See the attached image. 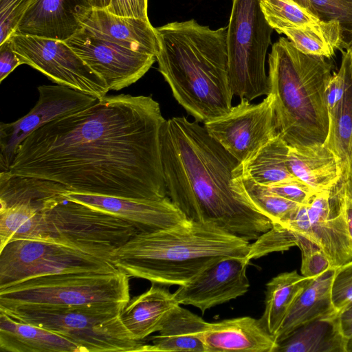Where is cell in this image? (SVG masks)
<instances>
[{"label": "cell", "mask_w": 352, "mask_h": 352, "mask_svg": "<svg viewBox=\"0 0 352 352\" xmlns=\"http://www.w3.org/2000/svg\"><path fill=\"white\" fill-rule=\"evenodd\" d=\"M147 8L148 0H110L106 9L116 15L148 20Z\"/></svg>", "instance_id": "cell-39"}, {"label": "cell", "mask_w": 352, "mask_h": 352, "mask_svg": "<svg viewBox=\"0 0 352 352\" xmlns=\"http://www.w3.org/2000/svg\"><path fill=\"white\" fill-rule=\"evenodd\" d=\"M65 194L50 199L43 208L50 241L111 261L113 252L138 233L129 222Z\"/></svg>", "instance_id": "cell-9"}, {"label": "cell", "mask_w": 352, "mask_h": 352, "mask_svg": "<svg viewBox=\"0 0 352 352\" xmlns=\"http://www.w3.org/2000/svg\"><path fill=\"white\" fill-rule=\"evenodd\" d=\"M301 6L307 8L313 11L309 0H294ZM314 12V11H313Z\"/></svg>", "instance_id": "cell-45"}, {"label": "cell", "mask_w": 352, "mask_h": 352, "mask_svg": "<svg viewBox=\"0 0 352 352\" xmlns=\"http://www.w3.org/2000/svg\"><path fill=\"white\" fill-rule=\"evenodd\" d=\"M278 195L303 205L316 192L309 186L296 177L268 186Z\"/></svg>", "instance_id": "cell-38"}, {"label": "cell", "mask_w": 352, "mask_h": 352, "mask_svg": "<svg viewBox=\"0 0 352 352\" xmlns=\"http://www.w3.org/2000/svg\"><path fill=\"white\" fill-rule=\"evenodd\" d=\"M126 304L10 305L0 311L67 338L81 352L144 351L146 343L133 339L120 320Z\"/></svg>", "instance_id": "cell-6"}, {"label": "cell", "mask_w": 352, "mask_h": 352, "mask_svg": "<svg viewBox=\"0 0 352 352\" xmlns=\"http://www.w3.org/2000/svg\"><path fill=\"white\" fill-rule=\"evenodd\" d=\"M162 285L152 283L146 292L130 299L121 310L120 320L133 339L141 341L159 331L179 305L174 294Z\"/></svg>", "instance_id": "cell-22"}, {"label": "cell", "mask_w": 352, "mask_h": 352, "mask_svg": "<svg viewBox=\"0 0 352 352\" xmlns=\"http://www.w3.org/2000/svg\"><path fill=\"white\" fill-rule=\"evenodd\" d=\"M340 184L346 198L352 202V155L345 168Z\"/></svg>", "instance_id": "cell-42"}, {"label": "cell", "mask_w": 352, "mask_h": 352, "mask_svg": "<svg viewBox=\"0 0 352 352\" xmlns=\"http://www.w3.org/2000/svg\"><path fill=\"white\" fill-rule=\"evenodd\" d=\"M346 50L349 52L352 60V37L346 46Z\"/></svg>", "instance_id": "cell-47"}, {"label": "cell", "mask_w": 352, "mask_h": 352, "mask_svg": "<svg viewBox=\"0 0 352 352\" xmlns=\"http://www.w3.org/2000/svg\"><path fill=\"white\" fill-rule=\"evenodd\" d=\"M83 29L103 40L156 56L159 43L156 28L149 20L121 16L107 9L91 8L81 21Z\"/></svg>", "instance_id": "cell-19"}, {"label": "cell", "mask_w": 352, "mask_h": 352, "mask_svg": "<svg viewBox=\"0 0 352 352\" xmlns=\"http://www.w3.org/2000/svg\"><path fill=\"white\" fill-rule=\"evenodd\" d=\"M167 197L188 220L212 223L248 241L272 227L232 185L239 162L204 126L185 117L166 120L160 132Z\"/></svg>", "instance_id": "cell-2"}, {"label": "cell", "mask_w": 352, "mask_h": 352, "mask_svg": "<svg viewBox=\"0 0 352 352\" xmlns=\"http://www.w3.org/2000/svg\"><path fill=\"white\" fill-rule=\"evenodd\" d=\"M336 268L313 278L297 296L278 333L277 342L298 327L316 318L338 314L333 305L331 287Z\"/></svg>", "instance_id": "cell-25"}, {"label": "cell", "mask_w": 352, "mask_h": 352, "mask_svg": "<svg viewBox=\"0 0 352 352\" xmlns=\"http://www.w3.org/2000/svg\"><path fill=\"white\" fill-rule=\"evenodd\" d=\"M293 234L297 240L296 246L301 251L302 275L315 278L332 267L327 256L316 243L302 234Z\"/></svg>", "instance_id": "cell-34"}, {"label": "cell", "mask_w": 352, "mask_h": 352, "mask_svg": "<svg viewBox=\"0 0 352 352\" xmlns=\"http://www.w3.org/2000/svg\"><path fill=\"white\" fill-rule=\"evenodd\" d=\"M0 349L7 352H81L67 338L0 311Z\"/></svg>", "instance_id": "cell-24"}, {"label": "cell", "mask_w": 352, "mask_h": 352, "mask_svg": "<svg viewBox=\"0 0 352 352\" xmlns=\"http://www.w3.org/2000/svg\"><path fill=\"white\" fill-rule=\"evenodd\" d=\"M250 245L214 223L188 220L171 228L138 233L113 251L110 260L129 277L181 286L221 259L246 258Z\"/></svg>", "instance_id": "cell-4"}, {"label": "cell", "mask_w": 352, "mask_h": 352, "mask_svg": "<svg viewBox=\"0 0 352 352\" xmlns=\"http://www.w3.org/2000/svg\"><path fill=\"white\" fill-rule=\"evenodd\" d=\"M36 0H0V44L16 31L23 14Z\"/></svg>", "instance_id": "cell-37"}, {"label": "cell", "mask_w": 352, "mask_h": 352, "mask_svg": "<svg viewBox=\"0 0 352 352\" xmlns=\"http://www.w3.org/2000/svg\"><path fill=\"white\" fill-rule=\"evenodd\" d=\"M338 314L307 322L278 342L276 352H346Z\"/></svg>", "instance_id": "cell-26"}, {"label": "cell", "mask_w": 352, "mask_h": 352, "mask_svg": "<svg viewBox=\"0 0 352 352\" xmlns=\"http://www.w3.org/2000/svg\"><path fill=\"white\" fill-rule=\"evenodd\" d=\"M343 28L338 21H320L300 28L283 30L282 34L300 52L329 58L343 43Z\"/></svg>", "instance_id": "cell-31"}, {"label": "cell", "mask_w": 352, "mask_h": 352, "mask_svg": "<svg viewBox=\"0 0 352 352\" xmlns=\"http://www.w3.org/2000/svg\"><path fill=\"white\" fill-rule=\"evenodd\" d=\"M287 166L294 177L316 192L333 189L344 173L338 157L324 143L289 146Z\"/></svg>", "instance_id": "cell-21"}, {"label": "cell", "mask_w": 352, "mask_h": 352, "mask_svg": "<svg viewBox=\"0 0 352 352\" xmlns=\"http://www.w3.org/2000/svg\"><path fill=\"white\" fill-rule=\"evenodd\" d=\"M208 322L177 305L169 314L157 336L146 343V352H206L204 335Z\"/></svg>", "instance_id": "cell-23"}, {"label": "cell", "mask_w": 352, "mask_h": 352, "mask_svg": "<svg viewBox=\"0 0 352 352\" xmlns=\"http://www.w3.org/2000/svg\"><path fill=\"white\" fill-rule=\"evenodd\" d=\"M338 321L343 336L348 340L352 338V306L338 314Z\"/></svg>", "instance_id": "cell-41"}, {"label": "cell", "mask_w": 352, "mask_h": 352, "mask_svg": "<svg viewBox=\"0 0 352 352\" xmlns=\"http://www.w3.org/2000/svg\"><path fill=\"white\" fill-rule=\"evenodd\" d=\"M240 100L229 112L204 126L212 138L241 163L279 133L272 94L258 104Z\"/></svg>", "instance_id": "cell-13"}, {"label": "cell", "mask_w": 352, "mask_h": 352, "mask_svg": "<svg viewBox=\"0 0 352 352\" xmlns=\"http://www.w3.org/2000/svg\"><path fill=\"white\" fill-rule=\"evenodd\" d=\"M232 185L237 193L269 218L272 224L285 223L300 206L274 193L268 186L239 173L236 168Z\"/></svg>", "instance_id": "cell-30"}, {"label": "cell", "mask_w": 352, "mask_h": 352, "mask_svg": "<svg viewBox=\"0 0 352 352\" xmlns=\"http://www.w3.org/2000/svg\"><path fill=\"white\" fill-rule=\"evenodd\" d=\"M92 8L106 9L109 5L110 0H86Z\"/></svg>", "instance_id": "cell-44"}, {"label": "cell", "mask_w": 352, "mask_h": 352, "mask_svg": "<svg viewBox=\"0 0 352 352\" xmlns=\"http://www.w3.org/2000/svg\"><path fill=\"white\" fill-rule=\"evenodd\" d=\"M289 148L278 133L248 160L239 163L236 170L266 186L294 178L287 166Z\"/></svg>", "instance_id": "cell-29"}, {"label": "cell", "mask_w": 352, "mask_h": 352, "mask_svg": "<svg viewBox=\"0 0 352 352\" xmlns=\"http://www.w3.org/2000/svg\"><path fill=\"white\" fill-rule=\"evenodd\" d=\"M38 100L23 117L0 124V172L8 170L16 146L32 131L56 118L84 109L98 98L64 85H41Z\"/></svg>", "instance_id": "cell-14"}, {"label": "cell", "mask_w": 352, "mask_h": 352, "mask_svg": "<svg viewBox=\"0 0 352 352\" xmlns=\"http://www.w3.org/2000/svg\"><path fill=\"white\" fill-rule=\"evenodd\" d=\"M260 7L269 25L279 34L322 21L312 10L294 0H260Z\"/></svg>", "instance_id": "cell-32"}, {"label": "cell", "mask_w": 352, "mask_h": 352, "mask_svg": "<svg viewBox=\"0 0 352 352\" xmlns=\"http://www.w3.org/2000/svg\"><path fill=\"white\" fill-rule=\"evenodd\" d=\"M346 351L352 352V338L349 339L346 342Z\"/></svg>", "instance_id": "cell-46"}, {"label": "cell", "mask_w": 352, "mask_h": 352, "mask_svg": "<svg viewBox=\"0 0 352 352\" xmlns=\"http://www.w3.org/2000/svg\"><path fill=\"white\" fill-rule=\"evenodd\" d=\"M91 8L86 0H36L14 34L66 41L83 29L81 21Z\"/></svg>", "instance_id": "cell-18"}, {"label": "cell", "mask_w": 352, "mask_h": 352, "mask_svg": "<svg viewBox=\"0 0 352 352\" xmlns=\"http://www.w3.org/2000/svg\"><path fill=\"white\" fill-rule=\"evenodd\" d=\"M273 28L260 0H232L227 27L228 73L234 96L249 101L270 94L265 60Z\"/></svg>", "instance_id": "cell-8"}, {"label": "cell", "mask_w": 352, "mask_h": 352, "mask_svg": "<svg viewBox=\"0 0 352 352\" xmlns=\"http://www.w3.org/2000/svg\"><path fill=\"white\" fill-rule=\"evenodd\" d=\"M333 65L302 53L284 37L268 56L270 94L274 98L278 133L289 146L323 144L329 132L326 88Z\"/></svg>", "instance_id": "cell-5"}, {"label": "cell", "mask_w": 352, "mask_h": 352, "mask_svg": "<svg viewBox=\"0 0 352 352\" xmlns=\"http://www.w3.org/2000/svg\"><path fill=\"white\" fill-rule=\"evenodd\" d=\"M116 270L108 259L54 241L14 240L0 250V288L47 274Z\"/></svg>", "instance_id": "cell-10"}, {"label": "cell", "mask_w": 352, "mask_h": 352, "mask_svg": "<svg viewBox=\"0 0 352 352\" xmlns=\"http://www.w3.org/2000/svg\"><path fill=\"white\" fill-rule=\"evenodd\" d=\"M65 197L110 212L132 224L138 233L151 232L188 221L168 197L159 199L124 198L67 191Z\"/></svg>", "instance_id": "cell-17"}, {"label": "cell", "mask_w": 352, "mask_h": 352, "mask_svg": "<svg viewBox=\"0 0 352 352\" xmlns=\"http://www.w3.org/2000/svg\"><path fill=\"white\" fill-rule=\"evenodd\" d=\"M346 196V195H345ZM345 213L348 230L352 241V202L346 197Z\"/></svg>", "instance_id": "cell-43"}, {"label": "cell", "mask_w": 352, "mask_h": 352, "mask_svg": "<svg viewBox=\"0 0 352 352\" xmlns=\"http://www.w3.org/2000/svg\"><path fill=\"white\" fill-rule=\"evenodd\" d=\"M314 12L322 21L340 22L343 30L352 32V0H309Z\"/></svg>", "instance_id": "cell-36"}, {"label": "cell", "mask_w": 352, "mask_h": 352, "mask_svg": "<svg viewBox=\"0 0 352 352\" xmlns=\"http://www.w3.org/2000/svg\"><path fill=\"white\" fill-rule=\"evenodd\" d=\"M296 236L287 228L278 223L272 224V227L262 234L253 243H250V251L245 259L250 262L275 252H283L296 246Z\"/></svg>", "instance_id": "cell-33"}, {"label": "cell", "mask_w": 352, "mask_h": 352, "mask_svg": "<svg viewBox=\"0 0 352 352\" xmlns=\"http://www.w3.org/2000/svg\"><path fill=\"white\" fill-rule=\"evenodd\" d=\"M346 196L340 184L331 190L315 192L307 204L280 224L316 243L336 268L352 259L345 213Z\"/></svg>", "instance_id": "cell-11"}, {"label": "cell", "mask_w": 352, "mask_h": 352, "mask_svg": "<svg viewBox=\"0 0 352 352\" xmlns=\"http://www.w3.org/2000/svg\"><path fill=\"white\" fill-rule=\"evenodd\" d=\"M326 104L329 124L324 144L338 157L345 170L352 155V69L344 90L327 95Z\"/></svg>", "instance_id": "cell-28"}, {"label": "cell", "mask_w": 352, "mask_h": 352, "mask_svg": "<svg viewBox=\"0 0 352 352\" xmlns=\"http://www.w3.org/2000/svg\"><path fill=\"white\" fill-rule=\"evenodd\" d=\"M21 64L10 37L0 44V82H1L15 68Z\"/></svg>", "instance_id": "cell-40"}, {"label": "cell", "mask_w": 352, "mask_h": 352, "mask_svg": "<svg viewBox=\"0 0 352 352\" xmlns=\"http://www.w3.org/2000/svg\"><path fill=\"white\" fill-rule=\"evenodd\" d=\"M331 296L338 314L352 306V259L336 268Z\"/></svg>", "instance_id": "cell-35"}, {"label": "cell", "mask_w": 352, "mask_h": 352, "mask_svg": "<svg viewBox=\"0 0 352 352\" xmlns=\"http://www.w3.org/2000/svg\"><path fill=\"white\" fill-rule=\"evenodd\" d=\"M129 278L119 270L36 276L0 288V305L127 303Z\"/></svg>", "instance_id": "cell-7"}, {"label": "cell", "mask_w": 352, "mask_h": 352, "mask_svg": "<svg viewBox=\"0 0 352 352\" xmlns=\"http://www.w3.org/2000/svg\"><path fill=\"white\" fill-rule=\"evenodd\" d=\"M312 278L294 270L279 274L267 283L265 309L259 320L275 339L294 300Z\"/></svg>", "instance_id": "cell-27"}, {"label": "cell", "mask_w": 352, "mask_h": 352, "mask_svg": "<svg viewBox=\"0 0 352 352\" xmlns=\"http://www.w3.org/2000/svg\"><path fill=\"white\" fill-rule=\"evenodd\" d=\"M245 258L227 257L210 265L173 293L179 305L202 313L244 295L250 288Z\"/></svg>", "instance_id": "cell-16"}, {"label": "cell", "mask_w": 352, "mask_h": 352, "mask_svg": "<svg viewBox=\"0 0 352 352\" xmlns=\"http://www.w3.org/2000/svg\"><path fill=\"white\" fill-rule=\"evenodd\" d=\"M206 352H276L278 342L259 319L243 316L208 322L204 335Z\"/></svg>", "instance_id": "cell-20"}, {"label": "cell", "mask_w": 352, "mask_h": 352, "mask_svg": "<svg viewBox=\"0 0 352 352\" xmlns=\"http://www.w3.org/2000/svg\"><path fill=\"white\" fill-rule=\"evenodd\" d=\"M65 42L104 80L109 91H118L135 83L156 61L154 55L103 40L85 29Z\"/></svg>", "instance_id": "cell-15"}, {"label": "cell", "mask_w": 352, "mask_h": 352, "mask_svg": "<svg viewBox=\"0 0 352 352\" xmlns=\"http://www.w3.org/2000/svg\"><path fill=\"white\" fill-rule=\"evenodd\" d=\"M158 70L177 102L205 123L231 109L227 27L212 30L195 19L156 28Z\"/></svg>", "instance_id": "cell-3"}, {"label": "cell", "mask_w": 352, "mask_h": 352, "mask_svg": "<svg viewBox=\"0 0 352 352\" xmlns=\"http://www.w3.org/2000/svg\"><path fill=\"white\" fill-rule=\"evenodd\" d=\"M165 120L151 96H105L32 131L15 148L6 172L54 181L79 193L163 199Z\"/></svg>", "instance_id": "cell-1"}, {"label": "cell", "mask_w": 352, "mask_h": 352, "mask_svg": "<svg viewBox=\"0 0 352 352\" xmlns=\"http://www.w3.org/2000/svg\"><path fill=\"white\" fill-rule=\"evenodd\" d=\"M10 38L21 64L39 71L52 82L98 98L109 91L104 80L65 41L15 34Z\"/></svg>", "instance_id": "cell-12"}]
</instances>
